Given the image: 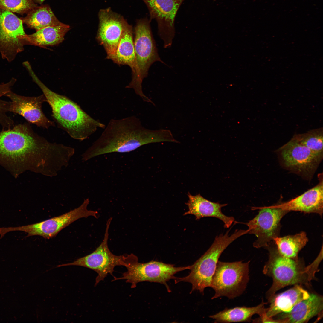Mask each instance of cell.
<instances>
[{"label": "cell", "instance_id": "cell-25", "mask_svg": "<svg viewBox=\"0 0 323 323\" xmlns=\"http://www.w3.org/2000/svg\"><path fill=\"white\" fill-rule=\"evenodd\" d=\"M273 240L279 252L283 256L294 259H298L299 251L308 241L306 233L302 231L293 235L273 238Z\"/></svg>", "mask_w": 323, "mask_h": 323}, {"label": "cell", "instance_id": "cell-24", "mask_svg": "<svg viewBox=\"0 0 323 323\" xmlns=\"http://www.w3.org/2000/svg\"><path fill=\"white\" fill-rule=\"evenodd\" d=\"M20 19L28 27L36 31L63 23L58 20L48 4L37 6L27 13L25 17Z\"/></svg>", "mask_w": 323, "mask_h": 323}, {"label": "cell", "instance_id": "cell-14", "mask_svg": "<svg viewBox=\"0 0 323 323\" xmlns=\"http://www.w3.org/2000/svg\"><path fill=\"white\" fill-rule=\"evenodd\" d=\"M98 15L99 23L96 39L105 49L106 58L111 59L129 24L122 16L110 8L100 10Z\"/></svg>", "mask_w": 323, "mask_h": 323}, {"label": "cell", "instance_id": "cell-1", "mask_svg": "<svg viewBox=\"0 0 323 323\" xmlns=\"http://www.w3.org/2000/svg\"><path fill=\"white\" fill-rule=\"evenodd\" d=\"M65 151L64 145L50 142L27 123L0 132V165L15 178L27 170L54 176Z\"/></svg>", "mask_w": 323, "mask_h": 323}, {"label": "cell", "instance_id": "cell-4", "mask_svg": "<svg viewBox=\"0 0 323 323\" xmlns=\"http://www.w3.org/2000/svg\"><path fill=\"white\" fill-rule=\"evenodd\" d=\"M269 252V259L263 268V272L271 277L272 283L267 292L268 301L277 291L286 286L304 285L309 286L315 278L319 264L323 258V247L318 256L310 265L305 266L299 258L294 259L282 255L273 241L266 248Z\"/></svg>", "mask_w": 323, "mask_h": 323}, {"label": "cell", "instance_id": "cell-11", "mask_svg": "<svg viewBox=\"0 0 323 323\" xmlns=\"http://www.w3.org/2000/svg\"><path fill=\"white\" fill-rule=\"evenodd\" d=\"M252 208L259 209L258 214L243 224L248 228V234H254L257 237L253 247L266 248L274 238L279 236L281 220L289 212L274 205Z\"/></svg>", "mask_w": 323, "mask_h": 323}, {"label": "cell", "instance_id": "cell-26", "mask_svg": "<svg viewBox=\"0 0 323 323\" xmlns=\"http://www.w3.org/2000/svg\"><path fill=\"white\" fill-rule=\"evenodd\" d=\"M323 135L322 127L304 133L295 134L293 137L315 153L323 157Z\"/></svg>", "mask_w": 323, "mask_h": 323}, {"label": "cell", "instance_id": "cell-16", "mask_svg": "<svg viewBox=\"0 0 323 323\" xmlns=\"http://www.w3.org/2000/svg\"><path fill=\"white\" fill-rule=\"evenodd\" d=\"M4 96L11 100L9 112L22 116L28 122L38 127L47 129L55 126L54 122L48 119L42 111V104L47 101L43 94L37 96L28 97L10 91Z\"/></svg>", "mask_w": 323, "mask_h": 323}, {"label": "cell", "instance_id": "cell-18", "mask_svg": "<svg viewBox=\"0 0 323 323\" xmlns=\"http://www.w3.org/2000/svg\"><path fill=\"white\" fill-rule=\"evenodd\" d=\"M188 196L189 200L185 204L188 210L184 215H194L196 220L207 217L216 218L223 222L224 227L227 228L230 227L234 221L233 217L227 216L221 211V208L227 204L212 202L204 198L199 194L193 196L188 192Z\"/></svg>", "mask_w": 323, "mask_h": 323}, {"label": "cell", "instance_id": "cell-21", "mask_svg": "<svg viewBox=\"0 0 323 323\" xmlns=\"http://www.w3.org/2000/svg\"><path fill=\"white\" fill-rule=\"evenodd\" d=\"M266 303L262 301L259 305L252 307L243 306L226 308L209 317L214 320V323L251 322L254 315L257 314L260 317L266 313V309L264 307Z\"/></svg>", "mask_w": 323, "mask_h": 323}, {"label": "cell", "instance_id": "cell-9", "mask_svg": "<svg viewBox=\"0 0 323 323\" xmlns=\"http://www.w3.org/2000/svg\"><path fill=\"white\" fill-rule=\"evenodd\" d=\"M89 202V199H87L78 208L62 215L40 222L21 226L1 228V233L4 235L10 232L20 231L28 234L26 237L37 235L45 239L53 238L62 230L79 219L89 216L98 218L97 211L87 209Z\"/></svg>", "mask_w": 323, "mask_h": 323}, {"label": "cell", "instance_id": "cell-5", "mask_svg": "<svg viewBox=\"0 0 323 323\" xmlns=\"http://www.w3.org/2000/svg\"><path fill=\"white\" fill-rule=\"evenodd\" d=\"M229 231L215 237L209 249L192 265L188 275L174 279L175 283H190L192 285L191 293L195 290L203 294L205 288L210 287L213 276L218 260L226 249L236 239L246 234L245 230H236L231 235Z\"/></svg>", "mask_w": 323, "mask_h": 323}, {"label": "cell", "instance_id": "cell-23", "mask_svg": "<svg viewBox=\"0 0 323 323\" xmlns=\"http://www.w3.org/2000/svg\"><path fill=\"white\" fill-rule=\"evenodd\" d=\"M70 29L69 25L63 23L43 28L27 35V45L43 47L57 45L64 40L65 34Z\"/></svg>", "mask_w": 323, "mask_h": 323}, {"label": "cell", "instance_id": "cell-10", "mask_svg": "<svg viewBox=\"0 0 323 323\" xmlns=\"http://www.w3.org/2000/svg\"><path fill=\"white\" fill-rule=\"evenodd\" d=\"M191 266L176 267L172 264L162 262L151 261L142 263L138 261L127 268V271L119 278L114 277L112 281L125 280L127 283L131 284V288H135L137 284L143 281L159 283L165 285L168 291L170 292L167 282L171 279H175L174 275L177 272L190 269Z\"/></svg>", "mask_w": 323, "mask_h": 323}, {"label": "cell", "instance_id": "cell-28", "mask_svg": "<svg viewBox=\"0 0 323 323\" xmlns=\"http://www.w3.org/2000/svg\"><path fill=\"white\" fill-rule=\"evenodd\" d=\"M33 0H0V9L22 15L38 5Z\"/></svg>", "mask_w": 323, "mask_h": 323}, {"label": "cell", "instance_id": "cell-2", "mask_svg": "<svg viewBox=\"0 0 323 323\" xmlns=\"http://www.w3.org/2000/svg\"><path fill=\"white\" fill-rule=\"evenodd\" d=\"M176 141L170 130L147 129L135 115L112 119L98 138L83 154L82 159L86 161L105 154L129 152L151 143Z\"/></svg>", "mask_w": 323, "mask_h": 323}, {"label": "cell", "instance_id": "cell-3", "mask_svg": "<svg viewBox=\"0 0 323 323\" xmlns=\"http://www.w3.org/2000/svg\"><path fill=\"white\" fill-rule=\"evenodd\" d=\"M30 74L45 96L51 107L52 116L60 127L74 139H87L106 125L91 117L77 103L65 96L51 90L39 79L33 70Z\"/></svg>", "mask_w": 323, "mask_h": 323}, {"label": "cell", "instance_id": "cell-22", "mask_svg": "<svg viewBox=\"0 0 323 323\" xmlns=\"http://www.w3.org/2000/svg\"><path fill=\"white\" fill-rule=\"evenodd\" d=\"M132 26L129 25L124 31L115 54L111 58L118 65H127L132 71V76L136 71V61Z\"/></svg>", "mask_w": 323, "mask_h": 323}, {"label": "cell", "instance_id": "cell-27", "mask_svg": "<svg viewBox=\"0 0 323 323\" xmlns=\"http://www.w3.org/2000/svg\"><path fill=\"white\" fill-rule=\"evenodd\" d=\"M16 82V80L12 78L6 83L0 84V124L2 130L10 129L14 126L13 120L7 115L9 112L10 101H7L1 99L0 97L4 96L5 94L11 90V87Z\"/></svg>", "mask_w": 323, "mask_h": 323}, {"label": "cell", "instance_id": "cell-8", "mask_svg": "<svg viewBox=\"0 0 323 323\" xmlns=\"http://www.w3.org/2000/svg\"><path fill=\"white\" fill-rule=\"evenodd\" d=\"M250 262L218 261L210 287L215 291L211 299L223 296L233 299L242 294L249 279Z\"/></svg>", "mask_w": 323, "mask_h": 323}, {"label": "cell", "instance_id": "cell-15", "mask_svg": "<svg viewBox=\"0 0 323 323\" xmlns=\"http://www.w3.org/2000/svg\"><path fill=\"white\" fill-rule=\"evenodd\" d=\"M149 11L150 19H155L158 34L163 41L164 48L170 47L174 37V20L184 0H143Z\"/></svg>", "mask_w": 323, "mask_h": 323}, {"label": "cell", "instance_id": "cell-19", "mask_svg": "<svg viewBox=\"0 0 323 323\" xmlns=\"http://www.w3.org/2000/svg\"><path fill=\"white\" fill-rule=\"evenodd\" d=\"M323 297L315 294L296 304L289 312L283 313L276 319L279 323H304L316 316L322 314Z\"/></svg>", "mask_w": 323, "mask_h": 323}, {"label": "cell", "instance_id": "cell-13", "mask_svg": "<svg viewBox=\"0 0 323 323\" xmlns=\"http://www.w3.org/2000/svg\"><path fill=\"white\" fill-rule=\"evenodd\" d=\"M278 151L286 167L306 176L313 173L323 158L293 137Z\"/></svg>", "mask_w": 323, "mask_h": 323}, {"label": "cell", "instance_id": "cell-20", "mask_svg": "<svg viewBox=\"0 0 323 323\" xmlns=\"http://www.w3.org/2000/svg\"><path fill=\"white\" fill-rule=\"evenodd\" d=\"M310 295L299 285H295L284 292L275 294L268 301L270 304L266 309V315L272 318L279 313L288 312L298 302L307 298Z\"/></svg>", "mask_w": 323, "mask_h": 323}, {"label": "cell", "instance_id": "cell-17", "mask_svg": "<svg viewBox=\"0 0 323 323\" xmlns=\"http://www.w3.org/2000/svg\"><path fill=\"white\" fill-rule=\"evenodd\" d=\"M275 207L289 212L300 211L306 213H315L322 216L323 211L322 179L316 186L299 196Z\"/></svg>", "mask_w": 323, "mask_h": 323}, {"label": "cell", "instance_id": "cell-29", "mask_svg": "<svg viewBox=\"0 0 323 323\" xmlns=\"http://www.w3.org/2000/svg\"><path fill=\"white\" fill-rule=\"evenodd\" d=\"M34 2L36 4L38 3L39 4H41L45 0H33Z\"/></svg>", "mask_w": 323, "mask_h": 323}, {"label": "cell", "instance_id": "cell-6", "mask_svg": "<svg viewBox=\"0 0 323 323\" xmlns=\"http://www.w3.org/2000/svg\"><path fill=\"white\" fill-rule=\"evenodd\" d=\"M134 34L136 71L134 75L132 76L131 81L126 88L133 89L137 95L143 100H145L147 97L142 91L143 80L147 76L149 68L153 63L159 61L164 63L159 56L150 22L147 19H141L137 21Z\"/></svg>", "mask_w": 323, "mask_h": 323}, {"label": "cell", "instance_id": "cell-12", "mask_svg": "<svg viewBox=\"0 0 323 323\" xmlns=\"http://www.w3.org/2000/svg\"><path fill=\"white\" fill-rule=\"evenodd\" d=\"M23 23L13 13L0 9V53L8 62L13 61L27 45Z\"/></svg>", "mask_w": 323, "mask_h": 323}, {"label": "cell", "instance_id": "cell-7", "mask_svg": "<svg viewBox=\"0 0 323 323\" xmlns=\"http://www.w3.org/2000/svg\"><path fill=\"white\" fill-rule=\"evenodd\" d=\"M112 220V218H110L108 220L103 240L92 252L72 262L58 265L55 268L74 266L92 270L97 274L95 279V286L109 274L114 276L113 273L116 266H122L127 268L138 261V257L133 254L117 255L109 250L108 246L109 231Z\"/></svg>", "mask_w": 323, "mask_h": 323}]
</instances>
